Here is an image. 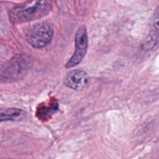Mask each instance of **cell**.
Here are the masks:
<instances>
[{"mask_svg":"<svg viewBox=\"0 0 159 159\" xmlns=\"http://www.w3.org/2000/svg\"><path fill=\"white\" fill-rule=\"evenodd\" d=\"M51 1H34L14 7L9 12V19L15 24L27 23L46 16L52 9Z\"/></svg>","mask_w":159,"mask_h":159,"instance_id":"6da1fadb","label":"cell"},{"mask_svg":"<svg viewBox=\"0 0 159 159\" xmlns=\"http://www.w3.org/2000/svg\"><path fill=\"white\" fill-rule=\"evenodd\" d=\"M54 35L52 25L46 21L33 25L26 33V40L34 48L40 49L46 47L51 42Z\"/></svg>","mask_w":159,"mask_h":159,"instance_id":"7a4b0ae2","label":"cell"},{"mask_svg":"<svg viewBox=\"0 0 159 159\" xmlns=\"http://www.w3.org/2000/svg\"><path fill=\"white\" fill-rule=\"evenodd\" d=\"M30 64L29 57L19 55L0 68V79L11 82L22 79L29 71Z\"/></svg>","mask_w":159,"mask_h":159,"instance_id":"3957f363","label":"cell"},{"mask_svg":"<svg viewBox=\"0 0 159 159\" xmlns=\"http://www.w3.org/2000/svg\"><path fill=\"white\" fill-rule=\"evenodd\" d=\"M88 33L85 25L78 29L75 37V51L72 56L65 64V68H71L77 66L82 62L86 54L88 49Z\"/></svg>","mask_w":159,"mask_h":159,"instance_id":"277c9868","label":"cell"},{"mask_svg":"<svg viewBox=\"0 0 159 159\" xmlns=\"http://www.w3.org/2000/svg\"><path fill=\"white\" fill-rule=\"evenodd\" d=\"M89 83V75L83 70L73 69L68 72L64 78V84L75 91H82Z\"/></svg>","mask_w":159,"mask_h":159,"instance_id":"5b68a950","label":"cell"},{"mask_svg":"<svg viewBox=\"0 0 159 159\" xmlns=\"http://www.w3.org/2000/svg\"><path fill=\"white\" fill-rule=\"evenodd\" d=\"M159 43V6L155 9L152 16L150 30L147 37L141 43L143 51H151Z\"/></svg>","mask_w":159,"mask_h":159,"instance_id":"8992f818","label":"cell"},{"mask_svg":"<svg viewBox=\"0 0 159 159\" xmlns=\"http://www.w3.org/2000/svg\"><path fill=\"white\" fill-rule=\"evenodd\" d=\"M26 113L16 108H0V122L4 121H19L23 120Z\"/></svg>","mask_w":159,"mask_h":159,"instance_id":"52a82bcc","label":"cell"}]
</instances>
